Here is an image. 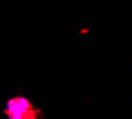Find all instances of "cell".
Listing matches in <instances>:
<instances>
[{"mask_svg":"<svg viewBox=\"0 0 132 119\" xmlns=\"http://www.w3.org/2000/svg\"><path fill=\"white\" fill-rule=\"evenodd\" d=\"M37 113L31 102L22 97H15L7 101L5 114L9 119H37Z\"/></svg>","mask_w":132,"mask_h":119,"instance_id":"6da1fadb","label":"cell"}]
</instances>
